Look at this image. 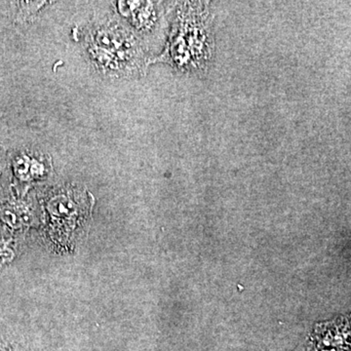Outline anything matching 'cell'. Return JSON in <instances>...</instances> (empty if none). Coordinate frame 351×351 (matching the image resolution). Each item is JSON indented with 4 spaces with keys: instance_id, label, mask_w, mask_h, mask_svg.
I'll return each instance as SVG.
<instances>
[{
    "instance_id": "6da1fadb",
    "label": "cell",
    "mask_w": 351,
    "mask_h": 351,
    "mask_svg": "<svg viewBox=\"0 0 351 351\" xmlns=\"http://www.w3.org/2000/svg\"><path fill=\"white\" fill-rule=\"evenodd\" d=\"M213 15L207 2H182L164 58L184 75H206L215 57Z\"/></svg>"
},
{
    "instance_id": "7a4b0ae2",
    "label": "cell",
    "mask_w": 351,
    "mask_h": 351,
    "mask_svg": "<svg viewBox=\"0 0 351 351\" xmlns=\"http://www.w3.org/2000/svg\"><path fill=\"white\" fill-rule=\"evenodd\" d=\"M88 52L105 73L119 75L144 73L145 57L142 46L132 32L119 25H106L92 32Z\"/></svg>"
},
{
    "instance_id": "3957f363",
    "label": "cell",
    "mask_w": 351,
    "mask_h": 351,
    "mask_svg": "<svg viewBox=\"0 0 351 351\" xmlns=\"http://www.w3.org/2000/svg\"><path fill=\"white\" fill-rule=\"evenodd\" d=\"M119 10L140 32L152 31L158 21V6L156 2H119Z\"/></svg>"
},
{
    "instance_id": "277c9868",
    "label": "cell",
    "mask_w": 351,
    "mask_h": 351,
    "mask_svg": "<svg viewBox=\"0 0 351 351\" xmlns=\"http://www.w3.org/2000/svg\"><path fill=\"white\" fill-rule=\"evenodd\" d=\"M12 168L16 179L20 182L40 179L47 172L46 164L41 160V158L32 157L25 152H21L14 157Z\"/></svg>"
},
{
    "instance_id": "5b68a950",
    "label": "cell",
    "mask_w": 351,
    "mask_h": 351,
    "mask_svg": "<svg viewBox=\"0 0 351 351\" xmlns=\"http://www.w3.org/2000/svg\"><path fill=\"white\" fill-rule=\"evenodd\" d=\"M48 211L53 221L68 223V221H73V219L78 216L80 206L71 196L58 195L48 203Z\"/></svg>"
},
{
    "instance_id": "8992f818",
    "label": "cell",
    "mask_w": 351,
    "mask_h": 351,
    "mask_svg": "<svg viewBox=\"0 0 351 351\" xmlns=\"http://www.w3.org/2000/svg\"><path fill=\"white\" fill-rule=\"evenodd\" d=\"M14 258V251L11 248L10 241L0 239V267L8 265Z\"/></svg>"
},
{
    "instance_id": "52a82bcc",
    "label": "cell",
    "mask_w": 351,
    "mask_h": 351,
    "mask_svg": "<svg viewBox=\"0 0 351 351\" xmlns=\"http://www.w3.org/2000/svg\"><path fill=\"white\" fill-rule=\"evenodd\" d=\"M0 351H22L19 346L15 343L7 341L5 339H0Z\"/></svg>"
}]
</instances>
